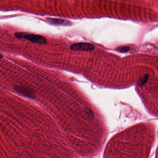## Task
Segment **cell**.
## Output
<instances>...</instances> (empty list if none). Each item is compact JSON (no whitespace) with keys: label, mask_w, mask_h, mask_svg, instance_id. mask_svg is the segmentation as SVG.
<instances>
[{"label":"cell","mask_w":158,"mask_h":158,"mask_svg":"<svg viewBox=\"0 0 158 158\" xmlns=\"http://www.w3.org/2000/svg\"><path fill=\"white\" fill-rule=\"evenodd\" d=\"M15 36L17 39L29 40L34 43L46 45L47 44L46 39L42 36L33 34L27 32H17L15 33Z\"/></svg>","instance_id":"obj_1"},{"label":"cell","mask_w":158,"mask_h":158,"mask_svg":"<svg viewBox=\"0 0 158 158\" xmlns=\"http://www.w3.org/2000/svg\"><path fill=\"white\" fill-rule=\"evenodd\" d=\"M13 89L16 93L25 97H27L29 98H35L36 96L34 91L30 88L26 86H16L14 87Z\"/></svg>","instance_id":"obj_2"},{"label":"cell","mask_w":158,"mask_h":158,"mask_svg":"<svg viewBox=\"0 0 158 158\" xmlns=\"http://www.w3.org/2000/svg\"><path fill=\"white\" fill-rule=\"evenodd\" d=\"M71 49L75 51H90L95 49V46L89 43H78L72 44L71 46Z\"/></svg>","instance_id":"obj_3"},{"label":"cell","mask_w":158,"mask_h":158,"mask_svg":"<svg viewBox=\"0 0 158 158\" xmlns=\"http://www.w3.org/2000/svg\"><path fill=\"white\" fill-rule=\"evenodd\" d=\"M46 21L48 23L52 25L58 26H70L72 23L70 21L62 19L46 18Z\"/></svg>","instance_id":"obj_4"},{"label":"cell","mask_w":158,"mask_h":158,"mask_svg":"<svg viewBox=\"0 0 158 158\" xmlns=\"http://www.w3.org/2000/svg\"><path fill=\"white\" fill-rule=\"evenodd\" d=\"M148 78H149V75H145L144 76L143 78H142L141 79H140L138 84H139L140 85H143V84H144L147 82V79H148Z\"/></svg>","instance_id":"obj_5"},{"label":"cell","mask_w":158,"mask_h":158,"mask_svg":"<svg viewBox=\"0 0 158 158\" xmlns=\"http://www.w3.org/2000/svg\"><path fill=\"white\" fill-rule=\"evenodd\" d=\"M129 50V46H123L117 49V51L121 52H125Z\"/></svg>","instance_id":"obj_6"},{"label":"cell","mask_w":158,"mask_h":158,"mask_svg":"<svg viewBox=\"0 0 158 158\" xmlns=\"http://www.w3.org/2000/svg\"><path fill=\"white\" fill-rule=\"evenodd\" d=\"M3 58V55L1 54H0V59H1V58Z\"/></svg>","instance_id":"obj_7"}]
</instances>
